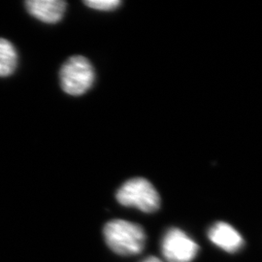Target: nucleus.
Instances as JSON below:
<instances>
[{"label":"nucleus","instance_id":"obj_3","mask_svg":"<svg viewBox=\"0 0 262 262\" xmlns=\"http://www.w3.org/2000/svg\"><path fill=\"white\" fill-rule=\"evenodd\" d=\"M94 67L82 56L67 59L59 72L60 85L63 92L70 95H82L94 84Z\"/></svg>","mask_w":262,"mask_h":262},{"label":"nucleus","instance_id":"obj_9","mask_svg":"<svg viewBox=\"0 0 262 262\" xmlns=\"http://www.w3.org/2000/svg\"><path fill=\"white\" fill-rule=\"evenodd\" d=\"M142 262H163L161 259H159V257H156V256H149L147 257L145 260H143Z\"/></svg>","mask_w":262,"mask_h":262},{"label":"nucleus","instance_id":"obj_4","mask_svg":"<svg viewBox=\"0 0 262 262\" xmlns=\"http://www.w3.org/2000/svg\"><path fill=\"white\" fill-rule=\"evenodd\" d=\"M199 247L183 230L172 227L161 240V253L168 262H191L197 255Z\"/></svg>","mask_w":262,"mask_h":262},{"label":"nucleus","instance_id":"obj_7","mask_svg":"<svg viewBox=\"0 0 262 262\" xmlns=\"http://www.w3.org/2000/svg\"><path fill=\"white\" fill-rule=\"evenodd\" d=\"M18 64V54L13 44L0 38V77L10 76Z\"/></svg>","mask_w":262,"mask_h":262},{"label":"nucleus","instance_id":"obj_1","mask_svg":"<svg viewBox=\"0 0 262 262\" xmlns=\"http://www.w3.org/2000/svg\"><path fill=\"white\" fill-rule=\"evenodd\" d=\"M104 238L114 253L129 256L140 253L146 243L142 226L123 220H114L104 226Z\"/></svg>","mask_w":262,"mask_h":262},{"label":"nucleus","instance_id":"obj_6","mask_svg":"<svg viewBox=\"0 0 262 262\" xmlns=\"http://www.w3.org/2000/svg\"><path fill=\"white\" fill-rule=\"evenodd\" d=\"M26 5L30 15L46 24L59 21L66 10V3L61 0H29Z\"/></svg>","mask_w":262,"mask_h":262},{"label":"nucleus","instance_id":"obj_5","mask_svg":"<svg viewBox=\"0 0 262 262\" xmlns=\"http://www.w3.org/2000/svg\"><path fill=\"white\" fill-rule=\"evenodd\" d=\"M208 237L216 247L229 253L239 252L245 244L243 237L234 227L224 222L212 225L208 231Z\"/></svg>","mask_w":262,"mask_h":262},{"label":"nucleus","instance_id":"obj_2","mask_svg":"<svg viewBox=\"0 0 262 262\" xmlns=\"http://www.w3.org/2000/svg\"><path fill=\"white\" fill-rule=\"evenodd\" d=\"M116 198L122 206L136 207L145 213H154L160 206L159 192L144 178L126 181L117 191Z\"/></svg>","mask_w":262,"mask_h":262},{"label":"nucleus","instance_id":"obj_8","mask_svg":"<svg viewBox=\"0 0 262 262\" xmlns=\"http://www.w3.org/2000/svg\"><path fill=\"white\" fill-rule=\"evenodd\" d=\"M121 1L119 0H86L84 4L98 11H112L118 8L121 5Z\"/></svg>","mask_w":262,"mask_h":262}]
</instances>
